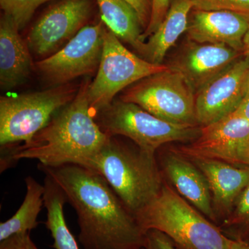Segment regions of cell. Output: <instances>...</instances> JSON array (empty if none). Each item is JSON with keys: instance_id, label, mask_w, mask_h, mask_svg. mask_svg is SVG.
<instances>
[{"instance_id": "32", "label": "cell", "mask_w": 249, "mask_h": 249, "mask_svg": "<svg viewBox=\"0 0 249 249\" xmlns=\"http://www.w3.org/2000/svg\"><path fill=\"white\" fill-rule=\"evenodd\" d=\"M145 249L144 248V247H142V248H141V249Z\"/></svg>"}, {"instance_id": "6", "label": "cell", "mask_w": 249, "mask_h": 249, "mask_svg": "<svg viewBox=\"0 0 249 249\" xmlns=\"http://www.w3.org/2000/svg\"><path fill=\"white\" fill-rule=\"evenodd\" d=\"M100 128L107 137H124L144 151L157 154L173 142L188 143L199 135L201 127H186L161 120L138 105L121 99L95 114Z\"/></svg>"}, {"instance_id": "24", "label": "cell", "mask_w": 249, "mask_h": 249, "mask_svg": "<svg viewBox=\"0 0 249 249\" xmlns=\"http://www.w3.org/2000/svg\"><path fill=\"white\" fill-rule=\"evenodd\" d=\"M171 0H152L151 14L150 21L146 29L142 34V40L145 42L147 37H150L157 31L160 24L168 14Z\"/></svg>"}, {"instance_id": "15", "label": "cell", "mask_w": 249, "mask_h": 249, "mask_svg": "<svg viewBox=\"0 0 249 249\" xmlns=\"http://www.w3.org/2000/svg\"><path fill=\"white\" fill-rule=\"evenodd\" d=\"M249 30V17L245 15L229 11L193 9L186 34L192 42L227 45L242 52L244 37Z\"/></svg>"}, {"instance_id": "20", "label": "cell", "mask_w": 249, "mask_h": 249, "mask_svg": "<svg viewBox=\"0 0 249 249\" xmlns=\"http://www.w3.org/2000/svg\"><path fill=\"white\" fill-rule=\"evenodd\" d=\"M25 196L17 212L0 224V242L17 234L30 232L38 226L37 217L44 206L45 186L29 176L24 179Z\"/></svg>"}, {"instance_id": "22", "label": "cell", "mask_w": 249, "mask_h": 249, "mask_svg": "<svg viewBox=\"0 0 249 249\" xmlns=\"http://www.w3.org/2000/svg\"><path fill=\"white\" fill-rule=\"evenodd\" d=\"M51 0H0L4 14L10 16L19 30L27 25L36 9Z\"/></svg>"}, {"instance_id": "31", "label": "cell", "mask_w": 249, "mask_h": 249, "mask_svg": "<svg viewBox=\"0 0 249 249\" xmlns=\"http://www.w3.org/2000/svg\"><path fill=\"white\" fill-rule=\"evenodd\" d=\"M247 96H249V75L248 79H247V85H246L245 97H247Z\"/></svg>"}, {"instance_id": "3", "label": "cell", "mask_w": 249, "mask_h": 249, "mask_svg": "<svg viewBox=\"0 0 249 249\" xmlns=\"http://www.w3.org/2000/svg\"><path fill=\"white\" fill-rule=\"evenodd\" d=\"M83 166L101 175L134 215L157 197L164 184L157 154L109 137Z\"/></svg>"}, {"instance_id": "29", "label": "cell", "mask_w": 249, "mask_h": 249, "mask_svg": "<svg viewBox=\"0 0 249 249\" xmlns=\"http://www.w3.org/2000/svg\"><path fill=\"white\" fill-rule=\"evenodd\" d=\"M230 249H249V243L231 239Z\"/></svg>"}, {"instance_id": "7", "label": "cell", "mask_w": 249, "mask_h": 249, "mask_svg": "<svg viewBox=\"0 0 249 249\" xmlns=\"http://www.w3.org/2000/svg\"><path fill=\"white\" fill-rule=\"evenodd\" d=\"M121 101L138 105L161 120L199 127L196 92L181 73L170 68L139 80L124 90Z\"/></svg>"}, {"instance_id": "13", "label": "cell", "mask_w": 249, "mask_h": 249, "mask_svg": "<svg viewBox=\"0 0 249 249\" xmlns=\"http://www.w3.org/2000/svg\"><path fill=\"white\" fill-rule=\"evenodd\" d=\"M243 55L227 45L188 40L168 65L181 73L196 93Z\"/></svg>"}, {"instance_id": "25", "label": "cell", "mask_w": 249, "mask_h": 249, "mask_svg": "<svg viewBox=\"0 0 249 249\" xmlns=\"http://www.w3.org/2000/svg\"><path fill=\"white\" fill-rule=\"evenodd\" d=\"M144 248L145 249H179L168 235L155 229H150L145 232Z\"/></svg>"}, {"instance_id": "10", "label": "cell", "mask_w": 249, "mask_h": 249, "mask_svg": "<svg viewBox=\"0 0 249 249\" xmlns=\"http://www.w3.org/2000/svg\"><path fill=\"white\" fill-rule=\"evenodd\" d=\"M174 149L188 158L249 167V121L233 112L201 127L200 134L194 141Z\"/></svg>"}, {"instance_id": "12", "label": "cell", "mask_w": 249, "mask_h": 249, "mask_svg": "<svg viewBox=\"0 0 249 249\" xmlns=\"http://www.w3.org/2000/svg\"><path fill=\"white\" fill-rule=\"evenodd\" d=\"M249 59L243 55L196 93L199 127L217 122L235 112L245 97Z\"/></svg>"}, {"instance_id": "5", "label": "cell", "mask_w": 249, "mask_h": 249, "mask_svg": "<svg viewBox=\"0 0 249 249\" xmlns=\"http://www.w3.org/2000/svg\"><path fill=\"white\" fill-rule=\"evenodd\" d=\"M78 89L68 83L45 91L1 96V153L29 142L55 113L73 101Z\"/></svg>"}, {"instance_id": "8", "label": "cell", "mask_w": 249, "mask_h": 249, "mask_svg": "<svg viewBox=\"0 0 249 249\" xmlns=\"http://www.w3.org/2000/svg\"><path fill=\"white\" fill-rule=\"evenodd\" d=\"M168 69V65H156L132 53L110 30L105 28L102 57L96 78L90 83L88 90L93 116L109 106L121 91Z\"/></svg>"}, {"instance_id": "23", "label": "cell", "mask_w": 249, "mask_h": 249, "mask_svg": "<svg viewBox=\"0 0 249 249\" xmlns=\"http://www.w3.org/2000/svg\"><path fill=\"white\" fill-rule=\"evenodd\" d=\"M193 10L229 11L249 17V0H191Z\"/></svg>"}, {"instance_id": "27", "label": "cell", "mask_w": 249, "mask_h": 249, "mask_svg": "<svg viewBox=\"0 0 249 249\" xmlns=\"http://www.w3.org/2000/svg\"><path fill=\"white\" fill-rule=\"evenodd\" d=\"M135 9L140 18L142 27L146 29L151 14L152 0H124Z\"/></svg>"}, {"instance_id": "2", "label": "cell", "mask_w": 249, "mask_h": 249, "mask_svg": "<svg viewBox=\"0 0 249 249\" xmlns=\"http://www.w3.org/2000/svg\"><path fill=\"white\" fill-rule=\"evenodd\" d=\"M90 83L85 80L73 101L55 113L29 142L1 153V172L21 160H36L47 167L84 165L96 155L109 137L100 128L90 109Z\"/></svg>"}, {"instance_id": "17", "label": "cell", "mask_w": 249, "mask_h": 249, "mask_svg": "<svg viewBox=\"0 0 249 249\" xmlns=\"http://www.w3.org/2000/svg\"><path fill=\"white\" fill-rule=\"evenodd\" d=\"M14 19L3 14L0 21V86L14 89L25 83L34 68L30 49Z\"/></svg>"}, {"instance_id": "11", "label": "cell", "mask_w": 249, "mask_h": 249, "mask_svg": "<svg viewBox=\"0 0 249 249\" xmlns=\"http://www.w3.org/2000/svg\"><path fill=\"white\" fill-rule=\"evenodd\" d=\"M91 15L90 0H60L49 7L28 34L29 49L45 58L61 49L83 28Z\"/></svg>"}, {"instance_id": "21", "label": "cell", "mask_w": 249, "mask_h": 249, "mask_svg": "<svg viewBox=\"0 0 249 249\" xmlns=\"http://www.w3.org/2000/svg\"><path fill=\"white\" fill-rule=\"evenodd\" d=\"M219 229L231 240L249 243V184L242 192Z\"/></svg>"}, {"instance_id": "26", "label": "cell", "mask_w": 249, "mask_h": 249, "mask_svg": "<svg viewBox=\"0 0 249 249\" xmlns=\"http://www.w3.org/2000/svg\"><path fill=\"white\" fill-rule=\"evenodd\" d=\"M0 249H39L31 238L30 232L11 236L0 242Z\"/></svg>"}, {"instance_id": "30", "label": "cell", "mask_w": 249, "mask_h": 249, "mask_svg": "<svg viewBox=\"0 0 249 249\" xmlns=\"http://www.w3.org/2000/svg\"><path fill=\"white\" fill-rule=\"evenodd\" d=\"M243 55L249 59V30L244 37L243 49H242Z\"/></svg>"}, {"instance_id": "19", "label": "cell", "mask_w": 249, "mask_h": 249, "mask_svg": "<svg viewBox=\"0 0 249 249\" xmlns=\"http://www.w3.org/2000/svg\"><path fill=\"white\" fill-rule=\"evenodd\" d=\"M96 2L107 29L142 56L145 42L142 39V22L135 9L124 0H96Z\"/></svg>"}, {"instance_id": "9", "label": "cell", "mask_w": 249, "mask_h": 249, "mask_svg": "<svg viewBox=\"0 0 249 249\" xmlns=\"http://www.w3.org/2000/svg\"><path fill=\"white\" fill-rule=\"evenodd\" d=\"M103 21L81 29L61 49L37 62L41 76L54 87L97 71L102 57L105 26Z\"/></svg>"}, {"instance_id": "1", "label": "cell", "mask_w": 249, "mask_h": 249, "mask_svg": "<svg viewBox=\"0 0 249 249\" xmlns=\"http://www.w3.org/2000/svg\"><path fill=\"white\" fill-rule=\"evenodd\" d=\"M38 168L62 188L76 211L83 249L144 247L145 232L101 175L77 164Z\"/></svg>"}, {"instance_id": "28", "label": "cell", "mask_w": 249, "mask_h": 249, "mask_svg": "<svg viewBox=\"0 0 249 249\" xmlns=\"http://www.w3.org/2000/svg\"><path fill=\"white\" fill-rule=\"evenodd\" d=\"M234 113L249 121V96L244 98Z\"/></svg>"}, {"instance_id": "16", "label": "cell", "mask_w": 249, "mask_h": 249, "mask_svg": "<svg viewBox=\"0 0 249 249\" xmlns=\"http://www.w3.org/2000/svg\"><path fill=\"white\" fill-rule=\"evenodd\" d=\"M188 159L204 173L209 182L213 209L219 227L229 217L239 196L249 184V167L207 159Z\"/></svg>"}, {"instance_id": "14", "label": "cell", "mask_w": 249, "mask_h": 249, "mask_svg": "<svg viewBox=\"0 0 249 249\" xmlns=\"http://www.w3.org/2000/svg\"><path fill=\"white\" fill-rule=\"evenodd\" d=\"M157 161L165 181L217 225L209 182L200 169L174 147L162 152Z\"/></svg>"}, {"instance_id": "18", "label": "cell", "mask_w": 249, "mask_h": 249, "mask_svg": "<svg viewBox=\"0 0 249 249\" xmlns=\"http://www.w3.org/2000/svg\"><path fill=\"white\" fill-rule=\"evenodd\" d=\"M192 10L191 0H171L163 22L145 42L142 58L156 65H162L167 52L186 32Z\"/></svg>"}, {"instance_id": "4", "label": "cell", "mask_w": 249, "mask_h": 249, "mask_svg": "<svg viewBox=\"0 0 249 249\" xmlns=\"http://www.w3.org/2000/svg\"><path fill=\"white\" fill-rule=\"evenodd\" d=\"M135 217L144 232L160 231L179 249H230L231 239L165 180L160 194Z\"/></svg>"}]
</instances>
